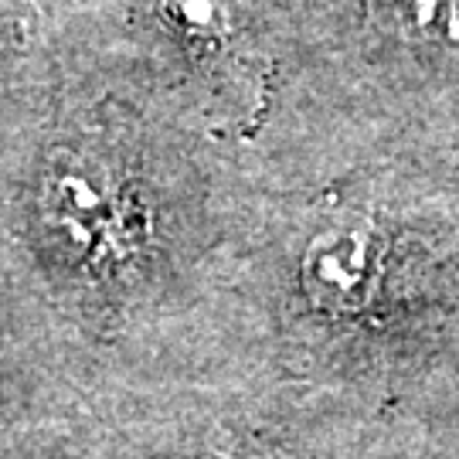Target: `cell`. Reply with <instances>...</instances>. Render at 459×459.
I'll return each mask as SVG.
<instances>
[{"label": "cell", "mask_w": 459, "mask_h": 459, "mask_svg": "<svg viewBox=\"0 0 459 459\" xmlns=\"http://www.w3.org/2000/svg\"><path fill=\"white\" fill-rule=\"evenodd\" d=\"M377 14L405 34H449L453 0H371Z\"/></svg>", "instance_id": "cell-3"}, {"label": "cell", "mask_w": 459, "mask_h": 459, "mask_svg": "<svg viewBox=\"0 0 459 459\" xmlns=\"http://www.w3.org/2000/svg\"><path fill=\"white\" fill-rule=\"evenodd\" d=\"M45 212L55 229L79 248H106L116 238V191L92 164L68 160L48 174Z\"/></svg>", "instance_id": "cell-2"}, {"label": "cell", "mask_w": 459, "mask_h": 459, "mask_svg": "<svg viewBox=\"0 0 459 459\" xmlns=\"http://www.w3.org/2000/svg\"><path fill=\"white\" fill-rule=\"evenodd\" d=\"M377 282L375 225L358 214L333 218L303 252V290L324 313H354Z\"/></svg>", "instance_id": "cell-1"}]
</instances>
